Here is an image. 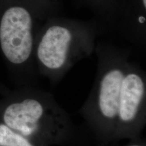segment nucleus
Here are the masks:
<instances>
[{
    "mask_svg": "<svg viewBox=\"0 0 146 146\" xmlns=\"http://www.w3.org/2000/svg\"><path fill=\"white\" fill-rule=\"evenodd\" d=\"M98 27L83 22L50 18L36 33L34 58L38 75L57 85L97 45Z\"/></svg>",
    "mask_w": 146,
    "mask_h": 146,
    "instance_id": "obj_2",
    "label": "nucleus"
},
{
    "mask_svg": "<svg viewBox=\"0 0 146 146\" xmlns=\"http://www.w3.org/2000/svg\"><path fill=\"white\" fill-rule=\"evenodd\" d=\"M1 97L0 122L23 135L45 145L79 137V127L51 93L23 85Z\"/></svg>",
    "mask_w": 146,
    "mask_h": 146,
    "instance_id": "obj_1",
    "label": "nucleus"
},
{
    "mask_svg": "<svg viewBox=\"0 0 146 146\" xmlns=\"http://www.w3.org/2000/svg\"><path fill=\"white\" fill-rule=\"evenodd\" d=\"M26 1L28 2L29 4L31 5V7L33 8V5H36L38 3H41V2H46L47 1H50V0H26Z\"/></svg>",
    "mask_w": 146,
    "mask_h": 146,
    "instance_id": "obj_9",
    "label": "nucleus"
},
{
    "mask_svg": "<svg viewBox=\"0 0 146 146\" xmlns=\"http://www.w3.org/2000/svg\"><path fill=\"white\" fill-rule=\"evenodd\" d=\"M94 52V83L78 114L95 137L108 141L115 139L121 85L131 60L127 50L108 43H97Z\"/></svg>",
    "mask_w": 146,
    "mask_h": 146,
    "instance_id": "obj_3",
    "label": "nucleus"
},
{
    "mask_svg": "<svg viewBox=\"0 0 146 146\" xmlns=\"http://www.w3.org/2000/svg\"><path fill=\"white\" fill-rule=\"evenodd\" d=\"M10 89L8 88L5 85H4L3 83H1V82H0V95H1V96L6 95L8 92H10Z\"/></svg>",
    "mask_w": 146,
    "mask_h": 146,
    "instance_id": "obj_8",
    "label": "nucleus"
},
{
    "mask_svg": "<svg viewBox=\"0 0 146 146\" xmlns=\"http://www.w3.org/2000/svg\"><path fill=\"white\" fill-rule=\"evenodd\" d=\"M145 125V72L131 60L121 85L115 139L137 138Z\"/></svg>",
    "mask_w": 146,
    "mask_h": 146,
    "instance_id": "obj_5",
    "label": "nucleus"
},
{
    "mask_svg": "<svg viewBox=\"0 0 146 146\" xmlns=\"http://www.w3.org/2000/svg\"><path fill=\"white\" fill-rule=\"evenodd\" d=\"M0 146H47L16 132L0 122Z\"/></svg>",
    "mask_w": 146,
    "mask_h": 146,
    "instance_id": "obj_6",
    "label": "nucleus"
},
{
    "mask_svg": "<svg viewBox=\"0 0 146 146\" xmlns=\"http://www.w3.org/2000/svg\"><path fill=\"white\" fill-rule=\"evenodd\" d=\"M125 146H143V145L139 143H132V144H130V145H125Z\"/></svg>",
    "mask_w": 146,
    "mask_h": 146,
    "instance_id": "obj_10",
    "label": "nucleus"
},
{
    "mask_svg": "<svg viewBox=\"0 0 146 146\" xmlns=\"http://www.w3.org/2000/svg\"><path fill=\"white\" fill-rule=\"evenodd\" d=\"M95 10L108 19H112L117 8V0H87Z\"/></svg>",
    "mask_w": 146,
    "mask_h": 146,
    "instance_id": "obj_7",
    "label": "nucleus"
},
{
    "mask_svg": "<svg viewBox=\"0 0 146 146\" xmlns=\"http://www.w3.org/2000/svg\"><path fill=\"white\" fill-rule=\"evenodd\" d=\"M39 28L26 0H0V52L18 87L33 85L38 76L34 51Z\"/></svg>",
    "mask_w": 146,
    "mask_h": 146,
    "instance_id": "obj_4",
    "label": "nucleus"
}]
</instances>
